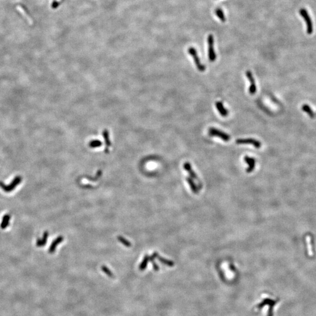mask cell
Masks as SVG:
<instances>
[{"label":"cell","mask_w":316,"mask_h":316,"mask_svg":"<svg viewBox=\"0 0 316 316\" xmlns=\"http://www.w3.org/2000/svg\"><path fill=\"white\" fill-rule=\"evenodd\" d=\"M183 167L184 169L189 173L190 175L192 177V178L196 179V180H198V177H197V176L196 175L195 172L193 171V170L191 168V166L190 165L189 162H186L184 163V165H183Z\"/></svg>","instance_id":"cell-12"},{"label":"cell","mask_w":316,"mask_h":316,"mask_svg":"<svg viewBox=\"0 0 316 316\" xmlns=\"http://www.w3.org/2000/svg\"><path fill=\"white\" fill-rule=\"evenodd\" d=\"M10 219H11V216L9 214H5L2 219V221H1V223L0 225V227L2 229H5L7 228V227L9 225V221H10Z\"/></svg>","instance_id":"cell-13"},{"label":"cell","mask_w":316,"mask_h":316,"mask_svg":"<svg viewBox=\"0 0 316 316\" xmlns=\"http://www.w3.org/2000/svg\"><path fill=\"white\" fill-rule=\"evenodd\" d=\"M246 76L248 78V80L250 82V84H251L250 86H249V93L250 94L253 95L256 91V86L255 79H254V77L253 76L252 72L251 71H249V70H248L246 72Z\"/></svg>","instance_id":"cell-7"},{"label":"cell","mask_w":316,"mask_h":316,"mask_svg":"<svg viewBox=\"0 0 316 316\" xmlns=\"http://www.w3.org/2000/svg\"><path fill=\"white\" fill-rule=\"evenodd\" d=\"M103 137L104 138V140H105V143H106V147H105V152H108V150H109V147L111 146V142L110 141V137H109V133L107 131H104L103 133Z\"/></svg>","instance_id":"cell-14"},{"label":"cell","mask_w":316,"mask_h":316,"mask_svg":"<svg viewBox=\"0 0 316 316\" xmlns=\"http://www.w3.org/2000/svg\"><path fill=\"white\" fill-rule=\"evenodd\" d=\"M209 134L211 136H216L221 138L225 142H228L230 140L231 136L215 128H210L209 129Z\"/></svg>","instance_id":"cell-4"},{"label":"cell","mask_w":316,"mask_h":316,"mask_svg":"<svg viewBox=\"0 0 316 316\" xmlns=\"http://www.w3.org/2000/svg\"><path fill=\"white\" fill-rule=\"evenodd\" d=\"M215 13H216V15H217L218 18H219V20L221 22H224L226 21V18H225L224 13L223 11L221 8H217L216 9V11H215Z\"/></svg>","instance_id":"cell-15"},{"label":"cell","mask_w":316,"mask_h":316,"mask_svg":"<svg viewBox=\"0 0 316 316\" xmlns=\"http://www.w3.org/2000/svg\"><path fill=\"white\" fill-rule=\"evenodd\" d=\"M236 143L237 144H251L256 148L261 147V142L258 140L253 138H241L236 140Z\"/></svg>","instance_id":"cell-6"},{"label":"cell","mask_w":316,"mask_h":316,"mask_svg":"<svg viewBox=\"0 0 316 316\" xmlns=\"http://www.w3.org/2000/svg\"><path fill=\"white\" fill-rule=\"evenodd\" d=\"M21 181H22V177L21 176H16L14 178V180L11 182V183L8 185H6L4 183L0 182V187L5 192L10 193L12 191H13L16 188V187L21 183Z\"/></svg>","instance_id":"cell-2"},{"label":"cell","mask_w":316,"mask_h":316,"mask_svg":"<svg viewBox=\"0 0 316 316\" xmlns=\"http://www.w3.org/2000/svg\"><path fill=\"white\" fill-rule=\"evenodd\" d=\"M302 110H303V111L307 112V114L311 118H313L314 117V112H313L312 110L311 109V108L309 107V105H306V104L303 105Z\"/></svg>","instance_id":"cell-16"},{"label":"cell","mask_w":316,"mask_h":316,"mask_svg":"<svg viewBox=\"0 0 316 316\" xmlns=\"http://www.w3.org/2000/svg\"><path fill=\"white\" fill-rule=\"evenodd\" d=\"M188 52L191 57L193 58L194 62L196 64L197 69L200 71H204L205 70V66L201 63L200 60L198 56V53L197 52L196 49L193 47H190L188 49Z\"/></svg>","instance_id":"cell-3"},{"label":"cell","mask_w":316,"mask_h":316,"mask_svg":"<svg viewBox=\"0 0 316 316\" xmlns=\"http://www.w3.org/2000/svg\"><path fill=\"white\" fill-rule=\"evenodd\" d=\"M208 46H209V59L210 62H214L216 60L217 55L214 48V37L212 35H210L207 38Z\"/></svg>","instance_id":"cell-5"},{"label":"cell","mask_w":316,"mask_h":316,"mask_svg":"<svg viewBox=\"0 0 316 316\" xmlns=\"http://www.w3.org/2000/svg\"><path fill=\"white\" fill-rule=\"evenodd\" d=\"M244 160L247 165H248V168L246 169V171L248 172H252L255 166V160L254 158H251L249 156H245L244 158Z\"/></svg>","instance_id":"cell-11"},{"label":"cell","mask_w":316,"mask_h":316,"mask_svg":"<svg viewBox=\"0 0 316 316\" xmlns=\"http://www.w3.org/2000/svg\"><path fill=\"white\" fill-rule=\"evenodd\" d=\"M149 256L148 255H146L145 256L143 260H142V263H140V271H143L144 269H146V267H147V263H148V261H149Z\"/></svg>","instance_id":"cell-17"},{"label":"cell","mask_w":316,"mask_h":316,"mask_svg":"<svg viewBox=\"0 0 316 316\" xmlns=\"http://www.w3.org/2000/svg\"><path fill=\"white\" fill-rule=\"evenodd\" d=\"M158 258L159 260L162 263H164V264L167 265H169V266H172L173 265V262L169 261L168 260H166L165 258H162L161 256H159V255H158Z\"/></svg>","instance_id":"cell-21"},{"label":"cell","mask_w":316,"mask_h":316,"mask_svg":"<svg viewBox=\"0 0 316 316\" xmlns=\"http://www.w3.org/2000/svg\"><path fill=\"white\" fill-rule=\"evenodd\" d=\"M299 13L306 22L307 26V33L309 35L311 34L313 32V25L309 13L305 8H301L299 10Z\"/></svg>","instance_id":"cell-1"},{"label":"cell","mask_w":316,"mask_h":316,"mask_svg":"<svg viewBox=\"0 0 316 316\" xmlns=\"http://www.w3.org/2000/svg\"><path fill=\"white\" fill-rule=\"evenodd\" d=\"M48 237H49L48 232H45L43 233V237H42L41 238L37 239L36 242V245L38 246V247H41V246H43L45 245L47 243Z\"/></svg>","instance_id":"cell-10"},{"label":"cell","mask_w":316,"mask_h":316,"mask_svg":"<svg viewBox=\"0 0 316 316\" xmlns=\"http://www.w3.org/2000/svg\"><path fill=\"white\" fill-rule=\"evenodd\" d=\"M101 269L109 277H110V278H114V274H112L111 271L107 267H105V266H102L101 267Z\"/></svg>","instance_id":"cell-20"},{"label":"cell","mask_w":316,"mask_h":316,"mask_svg":"<svg viewBox=\"0 0 316 316\" xmlns=\"http://www.w3.org/2000/svg\"><path fill=\"white\" fill-rule=\"evenodd\" d=\"M118 239L119 242H121L123 245L126 246L127 247H129L131 246V244L129 242V241H128L127 239L124 238V237H122L121 236H119L118 237Z\"/></svg>","instance_id":"cell-19"},{"label":"cell","mask_w":316,"mask_h":316,"mask_svg":"<svg viewBox=\"0 0 316 316\" xmlns=\"http://www.w3.org/2000/svg\"><path fill=\"white\" fill-rule=\"evenodd\" d=\"M63 237L62 236H59L57 238H56L51 244L49 249V252L50 253H53L56 250V247L57 245L62 242L63 241Z\"/></svg>","instance_id":"cell-8"},{"label":"cell","mask_w":316,"mask_h":316,"mask_svg":"<svg viewBox=\"0 0 316 316\" xmlns=\"http://www.w3.org/2000/svg\"><path fill=\"white\" fill-rule=\"evenodd\" d=\"M216 107L218 111L220 114V115L224 117H227L228 115V111L225 108L224 106L221 101H217L216 103Z\"/></svg>","instance_id":"cell-9"},{"label":"cell","mask_w":316,"mask_h":316,"mask_svg":"<svg viewBox=\"0 0 316 316\" xmlns=\"http://www.w3.org/2000/svg\"><path fill=\"white\" fill-rule=\"evenodd\" d=\"M89 146L92 148L100 147L101 146V142L98 140H93L89 143Z\"/></svg>","instance_id":"cell-18"}]
</instances>
